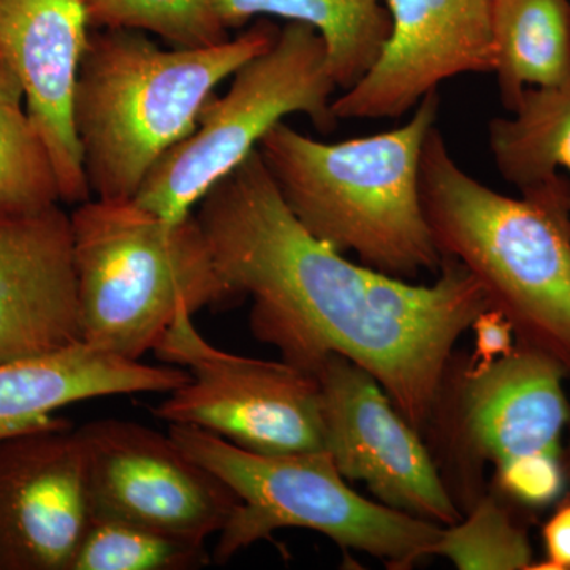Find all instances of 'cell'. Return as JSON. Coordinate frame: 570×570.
<instances>
[{
  "label": "cell",
  "mask_w": 570,
  "mask_h": 570,
  "mask_svg": "<svg viewBox=\"0 0 570 570\" xmlns=\"http://www.w3.org/2000/svg\"><path fill=\"white\" fill-rule=\"evenodd\" d=\"M194 216L220 275L253 298L258 340L305 371L328 354L351 360L411 425L426 430L453 348L490 307L463 265L442 258L433 284H414L348 261L298 223L258 149Z\"/></svg>",
  "instance_id": "cell-1"
},
{
  "label": "cell",
  "mask_w": 570,
  "mask_h": 570,
  "mask_svg": "<svg viewBox=\"0 0 570 570\" xmlns=\"http://www.w3.org/2000/svg\"><path fill=\"white\" fill-rule=\"evenodd\" d=\"M82 343L140 362L183 309L242 298L195 216L168 223L134 200L89 198L70 214Z\"/></svg>",
  "instance_id": "cell-5"
},
{
  "label": "cell",
  "mask_w": 570,
  "mask_h": 570,
  "mask_svg": "<svg viewBox=\"0 0 570 570\" xmlns=\"http://www.w3.org/2000/svg\"><path fill=\"white\" fill-rule=\"evenodd\" d=\"M307 373L321 390L325 448L347 482L365 483L382 504L450 527L459 505L420 431L367 371L337 354Z\"/></svg>",
  "instance_id": "cell-9"
},
{
  "label": "cell",
  "mask_w": 570,
  "mask_h": 570,
  "mask_svg": "<svg viewBox=\"0 0 570 570\" xmlns=\"http://www.w3.org/2000/svg\"><path fill=\"white\" fill-rule=\"evenodd\" d=\"M431 92L403 126L326 142L283 121L258 145L284 204L322 243L360 264L412 281L442 266L420 189L422 154L438 126Z\"/></svg>",
  "instance_id": "cell-4"
},
{
  "label": "cell",
  "mask_w": 570,
  "mask_h": 570,
  "mask_svg": "<svg viewBox=\"0 0 570 570\" xmlns=\"http://www.w3.org/2000/svg\"><path fill=\"white\" fill-rule=\"evenodd\" d=\"M61 204L50 149L24 104L0 105V216H29Z\"/></svg>",
  "instance_id": "cell-21"
},
{
  "label": "cell",
  "mask_w": 570,
  "mask_h": 570,
  "mask_svg": "<svg viewBox=\"0 0 570 570\" xmlns=\"http://www.w3.org/2000/svg\"><path fill=\"white\" fill-rule=\"evenodd\" d=\"M420 189L442 258L459 262L508 317L517 343L542 352L570 381V181L509 197L464 171L438 126L422 154Z\"/></svg>",
  "instance_id": "cell-3"
},
{
  "label": "cell",
  "mask_w": 570,
  "mask_h": 570,
  "mask_svg": "<svg viewBox=\"0 0 570 570\" xmlns=\"http://www.w3.org/2000/svg\"><path fill=\"white\" fill-rule=\"evenodd\" d=\"M91 515L85 445L69 420L0 441V570H69Z\"/></svg>",
  "instance_id": "cell-12"
},
{
  "label": "cell",
  "mask_w": 570,
  "mask_h": 570,
  "mask_svg": "<svg viewBox=\"0 0 570 570\" xmlns=\"http://www.w3.org/2000/svg\"><path fill=\"white\" fill-rule=\"evenodd\" d=\"M562 452L531 453L498 464L494 466L497 493L508 504L512 502L527 510L557 504L564 497L569 480Z\"/></svg>",
  "instance_id": "cell-24"
},
{
  "label": "cell",
  "mask_w": 570,
  "mask_h": 570,
  "mask_svg": "<svg viewBox=\"0 0 570 570\" xmlns=\"http://www.w3.org/2000/svg\"><path fill=\"white\" fill-rule=\"evenodd\" d=\"M228 32L265 17L303 22L325 43L337 89L352 88L376 61L390 32L384 0H212Z\"/></svg>",
  "instance_id": "cell-17"
},
{
  "label": "cell",
  "mask_w": 570,
  "mask_h": 570,
  "mask_svg": "<svg viewBox=\"0 0 570 570\" xmlns=\"http://www.w3.org/2000/svg\"><path fill=\"white\" fill-rule=\"evenodd\" d=\"M153 352L190 374L153 409L168 425L202 428L266 455L326 450L321 390L302 367L214 347L189 309L178 314Z\"/></svg>",
  "instance_id": "cell-8"
},
{
  "label": "cell",
  "mask_w": 570,
  "mask_h": 570,
  "mask_svg": "<svg viewBox=\"0 0 570 570\" xmlns=\"http://www.w3.org/2000/svg\"><path fill=\"white\" fill-rule=\"evenodd\" d=\"M493 40L508 111L527 89L570 81V0H493Z\"/></svg>",
  "instance_id": "cell-18"
},
{
  "label": "cell",
  "mask_w": 570,
  "mask_h": 570,
  "mask_svg": "<svg viewBox=\"0 0 570 570\" xmlns=\"http://www.w3.org/2000/svg\"><path fill=\"white\" fill-rule=\"evenodd\" d=\"M181 366L146 365L78 341L0 362V441L48 425L55 412L96 397L170 393L189 381Z\"/></svg>",
  "instance_id": "cell-16"
},
{
  "label": "cell",
  "mask_w": 570,
  "mask_h": 570,
  "mask_svg": "<svg viewBox=\"0 0 570 570\" xmlns=\"http://www.w3.org/2000/svg\"><path fill=\"white\" fill-rule=\"evenodd\" d=\"M569 431H570V425H569ZM564 463H566V469H568V475H569V480H570V438H569V442H568V445H566L564 448Z\"/></svg>",
  "instance_id": "cell-28"
},
{
  "label": "cell",
  "mask_w": 570,
  "mask_h": 570,
  "mask_svg": "<svg viewBox=\"0 0 570 570\" xmlns=\"http://www.w3.org/2000/svg\"><path fill=\"white\" fill-rule=\"evenodd\" d=\"M168 434L239 498L219 532L217 564L276 531L302 528L321 532L343 550L362 551L390 569L404 570L431 557L444 530L356 493L326 450L266 455L197 426L170 425Z\"/></svg>",
  "instance_id": "cell-6"
},
{
  "label": "cell",
  "mask_w": 570,
  "mask_h": 570,
  "mask_svg": "<svg viewBox=\"0 0 570 570\" xmlns=\"http://www.w3.org/2000/svg\"><path fill=\"white\" fill-rule=\"evenodd\" d=\"M225 96L209 97L189 137L165 154L134 202L179 223L220 179L258 148L291 115H305L321 132L336 127L337 89L324 40L311 26L288 21L275 43L232 75Z\"/></svg>",
  "instance_id": "cell-7"
},
{
  "label": "cell",
  "mask_w": 570,
  "mask_h": 570,
  "mask_svg": "<svg viewBox=\"0 0 570 570\" xmlns=\"http://www.w3.org/2000/svg\"><path fill=\"white\" fill-rule=\"evenodd\" d=\"M92 29H130L171 48H202L230 39L212 0H85Z\"/></svg>",
  "instance_id": "cell-23"
},
{
  "label": "cell",
  "mask_w": 570,
  "mask_h": 570,
  "mask_svg": "<svg viewBox=\"0 0 570 570\" xmlns=\"http://www.w3.org/2000/svg\"><path fill=\"white\" fill-rule=\"evenodd\" d=\"M390 32L370 70L333 100L340 119L401 118L439 85L493 73V0H384Z\"/></svg>",
  "instance_id": "cell-11"
},
{
  "label": "cell",
  "mask_w": 570,
  "mask_h": 570,
  "mask_svg": "<svg viewBox=\"0 0 570 570\" xmlns=\"http://www.w3.org/2000/svg\"><path fill=\"white\" fill-rule=\"evenodd\" d=\"M208 562L205 543L92 513L69 570H189Z\"/></svg>",
  "instance_id": "cell-20"
},
{
  "label": "cell",
  "mask_w": 570,
  "mask_h": 570,
  "mask_svg": "<svg viewBox=\"0 0 570 570\" xmlns=\"http://www.w3.org/2000/svg\"><path fill=\"white\" fill-rule=\"evenodd\" d=\"M91 31L85 0H0V52L50 149L62 204L92 198L73 126L75 88Z\"/></svg>",
  "instance_id": "cell-14"
},
{
  "label": "cell",
  "mask_w": 570,
  "mask_h": 570,
  "mask_svg": "<svg viewBox=\"0 0 570 570\" xmlns=\"http://www.w3.org/2000/svg\"><path fill=\"white\" fill-rule=\"evenodd\" d=\"M505 118L489 126V146L502 178L520 194L570 181V81L524 91Z\"/></svg>",
  "instance_id": "cell-19"
},
{
  "label": "cell",
  "mask_w": 570,
  "mask_h": 570,
  "mask_svg": "<svg viewBox=\"0 0 570 570\" xmlns=\"http://www.w3.org/2000/svg\"><path fill=\"white\" fill-rule=\"evenodd\" d=\"M474 332V354L469 356L468 366L485 367L504 358L517 346L515 330L504 314L494 307H487L472 322Z\"/></svg>",
  "instance_id": "cell-25"
},
{
  "label": "cell",
  "mask_w": 570,
  "mask_h": 570,
  "mask_svg": "<svg viewBox=\"0 0 570 570\" xmlns=\"http://www.w3.org/2000/svg\"><path fill=\"white\" fill-rule=\"evenodd\" d=\"M92 513L205 543L239 505L234 490L168 434L130 420L78 428Z\"/></svg>",
  "instance_id": "cell-10"
},
{
  "label": "cell",
  "mask_w": 570,
  "mask_h": 570,
  "mask_svg": "<svg viewBox=\"0 0 570 570\" xmlns=\"http://www.w3.org/2000/svg\"><path fill=\"white\" fill-rule=\"evenodd\" d=\"M277 33L258 18L223 43L163 48L146 32L92 29L73 96L91 197L134 200L165 154L194 132L217 86L268 50Z\"/></svg>",
  "instance_id": "cell-2"
},
{
  "label": "cell",
  "mask_w": 570,
  "mask_h": 570,
  "mask_svg": "<svg viewBox=\"0 0 570 570\" xmlns=\"http://www.w3.org/2000/svg\"><path fill=\"white\" fill-rule=\"evenodd\" d=\"M81 341L70 214L0 216V362Z\"/></svg>",
  "instance_id": "cell-15"
},
{
  "label": "cell",
  "mask_w": 570,
  "mask_h": 570,
  "mask_svg": "<svg viewBox=\"0 0 570 570\" xmlns=\"http://www.w3.org/2000/svg\"><path fill=\"white\" fill-rule=\"evenodd\" d=\"M566 381L554 360L517 343L509 355L489 366L464 365L459 376L445 374L438 397L445 400V411L434 412L448 414L450 444L456 449L453 453L469 461L466 469L562 452L570 425Z\"/></svg>",
  "instance_id": "cell-13"
},
{
  "label": "cell",
  "mask_w": 570,
  "mask_h": 570,
  "mask_svg": "<svg viewBox=\"0 0 570 570\" xmlns=\"http://www.w3.org/2000/svg\"><path fill=\"white\" fill-rule=\"evenodd\" d=\"M543 560L531 570H570V493L554 504L542 527Z\"/></svg>",
  "instance_id": "cell-26"
},
{
  "label": "cell",
  "mask_w": 570,
  "mask_h": 570,
  "mask_svg": "<svg viewBox=\"0 0 570 570\" xmlns=\"http://www.w3.org/2000/svg\"><path fill=\"white\" fill-rule=\"evenodd\" d=\"M3 104H24V94L20 81L0 52V105Z\"/></svg>",
  "instance_id": "cell-27"
},
{
  "label": "cell",
  "mask_w": 570,
  "mask_h": 570,
  "mask_svg": "<svg viewBox=\"0 0 570 570\" xmlns=\"http://www.w3.org/2000/svg\"><path fill=\"white\" fill-rule=\"evenodd\" d=\"M433 554L461 570H531L538 561L527 528L498 493L479 497L466 517L445 527Z\"/></svg>",
  "instance_id": "cell-22"
}]
</instances>
